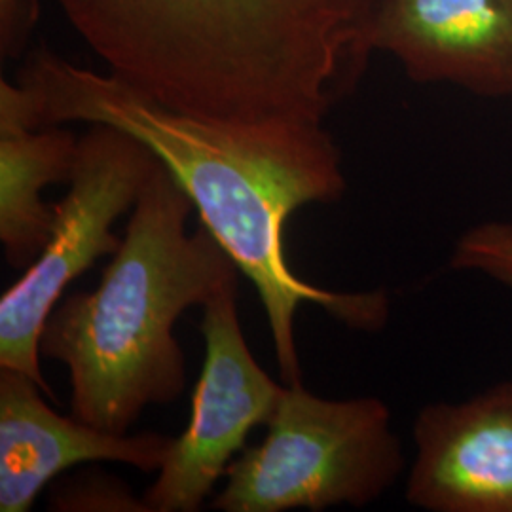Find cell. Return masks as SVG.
<instances>
[{
    "label": "cell",
    "instance_id": "13",
    "mask_svg": "<svg viewBox=\"0 0 512 512\" xmlns=\"http://www.w3.org/2000/svg\"><path fill=\"white\" fill-rule=\"evenodd\" d=\"M38 19L37 0H0L2 57H16Z\"/></svg>",
    "mask_w": 512,
    "mask_h": 512
},
{
    "label": "cell",
    "instance_id": "3",
    "mask_svg": "<svg viewBox=\"0 0 512 512\" xmlns=\"http://www.w3.org/2000/svg\"><path fill=\"white\" fill-rule=\"evenodd\" d=\"M192 211L183 186L158 164L97 289L61 298L50 313L40 355L69 368L76 420L126 435L145 408L183 395L186 366L173 329L239 272L205 224L186 232Z\"/></svg>",
    "mask_w": 512,
    "mask_h": 512
},
{
    "label": "cell",
    "instance_id": "6",
    "mask_svg": "<svg viewBox=\"0 0 512 512\" xmlns=\"http://www.w3.org/2000/svg\"><path fill=\"white\" fill-rule=\"evenodd\" d=\"M205 359L183 435L145 494L150 512H196L213 494L256 425H266L283 384L258 365L238 311V274L203 306Z\"/></svg>",
    "mask_w": 512,
    "mask_h": 512
},
{
    "label": "cell",
    "instance_id": "12",
    "mask_svg": "<svg viewBox=\"0 0 512 512\" xmlns=\"http://www.w3.org/2000/svg\"><path fill=\"white\" fill-rule=\"evenodd\" d=\"M48 509L59 512H150L145 499L135 497L128 484L107 473H78L57 484Z\"/></svg>",
    "mask_w": 512,
    "mask_h": 512
},
{
    "label": "cell",
    "instance_id": "8",
    "mask_svg": "<svg viewBox=\"0 0 512 512\" xmlns=\"http://www.w3.org/2000/svg\"><path fill=\"white\" fill-rule=\"evenodd\" d=\"M366 40L414 82L512 97V0H376Z\"/></svg>",
    "mask_w": 512,
    "mask_h": 512
},
{
    "label": "cell",
    "instance_id": "2",
    "mask_svg": "<svg viewBox=\"0 0 512 512\" xmlns=\"http://www.w3.org/2000/svg\"><path fill=\"white\" fill-rule=\"evenodd\" d=\"M109 73L167 109L323 124L365 67L376 0H57Z\"/></svg>",
    "mask_w": 512,
    "mask_h": 512
},
{
    "label": "cell",
    "instance_id": "4",
    "mask_svg": "<svg viewBox=\"0 0 512 512\" xmlns=\"http://www.w3.org/2000/svg\"><path fill=\"white\" fill-rule=\"evenodd\" d=\"M266 427L264 440L230 463L213 509L366 507L403 475V446L378 397L325 399L302 384H283Z\"/></svg>",
    "mask_w": 512,
    "mask_h": 512
},
{
    "label": "cell",
    "instance_id": "11",
    "mask_svg": "<svg viewBox=\"0 0 512 512\" xmlns=\"http://www.w3.org/2000/svg\"><path fill=\"white\" fill-rule=\"evenodd\" d=\"M456 272H476L512 289V222L490 220L469 228L450 256Z\"/></svg>",
    "mask_w": 512,
    "mask_h": 512
},
{
    "label": "cell",
    "instance_id": "10",
    "mask_svg": "<svg viewBox=\"0 0 512 512\" xmlns=\"http://www.w3.org/2000/svg\"><path fill=\"white\" fill-rule=\"evenodd\" d=\"M78 141L59 126L29 128L0 118V241L12 268L27 270L52 238L55 205L42 192L71 183Z\"/></svg>",
    "mask_w": 512,
    "mask_h": 512
},
{
    "label": "cell",
    "instance_id": "1",
    "mask_svg": "<svg viewBox=\"0 0 512 512\" xmlns=\"http://www.w3.org/2000/svg\"><path fill=\"white\" fill-rule=\"evenodd\" d=\"M0 118L29 128L105 124L147 145L255 285L283 384H302L294 334L302 304L319 306L349 329L376 332L387 325L384 291L321 289L294 274L285 255V226L294 211L336 203L348 188L340 148L323 124H234L190 116L46 48L31 55L16 84L0 80Z\"/></svg>",
    "mask_w": 512,
    "mask_h": 512
},
{
    "label": "cell",
    "instance_id": "5",
    "mask_svg": "<svg viewBox=\"0 0 512 512\" xmlns=\"http://www.w3.org/2000/svg\"><path fill=\"white\" fill-rule=\"evenodd\" d=\"M158 164L133 135L92 124L78 141L69 192L55 203L52 238L0 298V366L27 374L50 399L54 391L40 370L46 321L76 277L120 249L122 238L112 226L135 207Z\"/></svg>",
    "mask_w": 512,
    "mask_h": 512
},
{
    "label": "cell",
    "instance_id": "9",
    "mask_svg": "<svg viewBox=\"0 0 512 512\" xmlns=\"http://www.w3.org/2000/svg\"><path fill=\"white\" fill-rule=\"evenodd\" d=\"M27 374L0 366V511L27 512L55 476L74 465L114 461L158 473L173 439L116 435L52 410Z\"/></svg>",
    "mask_w": 512,
    "mask_h": 512
},
{
    "label": "cell",
    "instance_id": "7",
    "mask_svg": "<svg viewBox=\"0 0 512 512\" xmlns=\"http://www.w3.org/2000/svg\"><path fill=\"white\" fill-rule=\"evenodd\" d=\"M406 501L429 512H512V382L423 406Z\"/></svg>",
    "mask_w": 512,
    "mask_h": 512
}]
</instances>
